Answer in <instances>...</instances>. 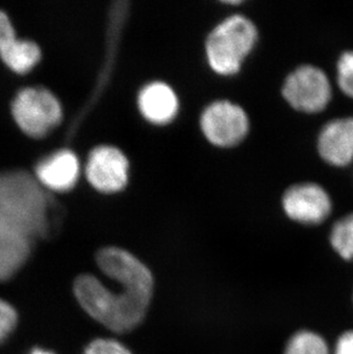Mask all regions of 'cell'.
Wrapping results in <instances>:
<instances>
[{"label": "cell", "instance_id": "cell-1", "mask_svg": "<svg viewBox=\"0 0 353 354\" xmlns=\"http://www.w3.org/2000/svg\"><path fill=\"white\" fill-rule=\"evenodd\" d=\"M113 284L85 273L73 282V296L92 320L115 334L136 330L150 312L155 280L150 268L137 257L120 256L104 273Z\"/></svg>", "mask_w": 353, "mask_h": 354}, {"label": "cell", "instance_id": "cell-2", "mask_svg": "<svg viewBox=\"0 0 353 354\" xmlns=\"http://www.w3.org/2000/svg\"><path fill=\"white\" fill-rule=\"evenodd\" d=\"M51 203L46 189L24 170L0 172V225L31 240L50 232Z\"/></svg>", "mask_w": 353, "mask_h": 354}, {"label": "cell", "instance_id": "cell-3", "mask_svg": "<svg viewBox=\"0 0 353 354\" xmlns=\"http://www.w3.org/2000/svg\"><path fill=\"white\" fill-rule=\"evenodd\" d=\"M257 40L255 24L242 15L227 17L207 39L208 61L220 75L235 74Z\"/></svg>", "mask_w": 353, "mask_h": 354}, {"label": "cell", "instance_id": "cell-4", "mask_svg": "<svg viewBox=\"0 0 353 354\" xmlns=\"http://www.w3.org/2000/svg\"><path fill=\"white\" fill-rule=\"evenodd\" d=\"M12 114L24 133L40 139L61 123L60 101L44 87H26L14 97Z\"/></svg>", "mask_w": 353, "mask_h": 354}, {"label": "cell", "instance_id": "cell-5", "mask_svg": "<svg viewBox=\"0 0 353 354\" xmlns=\"http://www.w3.org/2000/svg\"><path fill=\"white\" fill-rule=\"evenodd\" d=\"M282 94L296 111L319 113L332 99V86L326 73L311 64L297 68L283 84Z\"/></svg>", "mask_w": 353, "mask_h": 354}, {"label": "cell", "instance_id": "cell-6", "mask_svg": "<svg viewBox=\"0 0 353 354\" xmlns=\"http://www.w3.org/2000/svg\"><path fill=\"white\" fill-rule=\"evenodd\" d=\"M201 127L211 144L230 147L239 144L249 130V120L242 108L230 101H217L203 111Z\"/></svg>", "mask_w": 353, "mask_h": 354}, {"label": "cell", "instance_id": "cell-7", "mask_svg": "<svg viewBox=\"0 0 353 354\" xmlns=\"http://www.w3.org/2000/svg\"><path fill=\"white\" fill-rule=\"evenodd\" d=\"M283 210L293 221L317 225L326 221L332 212V198L320 185L314 183L293 185L282 198Z\"/></svg>", "mask_w": 353, "mask_h": 354}, {"label": "cell", "instance_id": "cell-8", "mask_svg": "<svg viewBox=\"0 0 353 354\" xmlns=\"http://www.w3.org/2000/svg\"><path fill=\"white\" fill-rule=\"evenodd\" d=\"M87 180L102 193L123 189L129 179V160L113 146H99L91 151L87 163Z\"/></svg>", "mask_w": 353, "mask_h": 354}, {"label": "cell", "instance_id": "cell-9", "mask_svg": "<svg viewBox=\"0 0 353 354\" xmlns=\"http://www.w3.org/2000/svg\"><path fill=\"white\" fill-rule=\"evenodd\" d=\"M0 57L17 74H27L36 67L42 52L31 40H19L10 17L0 10Z\"/></svg>", "mask_w": 353, "mask_h": 354}, {"label": "cell", "instance_id": "cell-10", "mask_svg": "<svg viewBox=\"0 0 353 354\" xmlns=\"http://www.w3.org/2000/svg\"><path fill=\"white\" fill-rule=\"evenodd\" d=\"M318 151L325 162L345 167L353 160V118L330 120L320 131Z\"/></svg>", "mask_w": 353, "mask_h": 354}, {"label": "cell", "instance_id": "cell-11", "mask_svg": "<svg viewBox=\"0 0 353 354\" xmlns=\"http://www.w3.org/2000/svg\"><path fill=\"white\" fill-rule=\"evenodd\" d=\"M37 180L45 189L67 192L80 177V160L69 149H62L42 160L36 167Z\"/></svg>", "mask_w": 353, "mask_h": 354}, {"label": "cell", "instance_id": "cell-12", "mask_svg": "<svg viewBox=\"0 0 353 354\" xmlns=\"http://www.w3.org/2000/svg\"><path fill=\"white\" fill-rule=\"evenodd\" d=\"M139 109L147 120L154 124H167L178 113V97L168 84L154 82L143 87L139 93Z\"/></svg>", "mask_w": 353, "mask_h": 354}, {"label": "cell", "instance_id": "cell-13", "mask_svg": "<svg viewBox=\"0 0 353 354\" xmlns=\"http://www.w3.org/2000/svg\"><path fill=\"white\" fill-rule=\"evenodd\" d=\"M33 240L0 225V282L10 280L30 257Z\"/></svg>", "mask_w": 353, "mask_h": 354}, {"label": "cell", "instance_id": "cell-14", "mask_svg": "<svg viewBox=\"0 0 353 354\" xmlns=\"http://www.w3.org/2000/svg\"><path fill=\"white\" fill-rule=\"evenodd\" d=\"M283 354H330L326 341L314 331L302 330L287 342Z\"/></svg>", "mask_w": 353, "mask_h": 354}, {"label": "cell", "instance_id": "cell-15", "mask_svg": "<svg viewBox=\"0 0 353 354\" xmlns=\"http://www.w3.org/2000/svg\"><path fill=\"white\" fill-rule=\"evenodd\" d=\"M330 244L345 261L353 259V214L341 218L330 232Z\"/></svg>", "mask_w": 353, "mask_h": 354}, {"label": "cell", "instance_id": "cell-16", "mask_svg": "<svg viewBox=\"0 0 353 354\" xmlns=\"http://www.w3.org/2000/svg\"><path fill=\"white\" fill-rule=\"evenodd\" d=\"M82 354H134L123 342L113 337L93 338L87 343Z\"/></svg>", "mask_w": 353, "mask_h": 354}, {"label": "cell", "instance_id": "cell-17", "mask_svg": "<svg viewBox=\"0 0 353 354\" xmlns=\"http://www.w3.org/2000/svg\"><path fill=\"white\" fill-rule=\"evenodd\" d=\"M337 83L342 92L353 97V50L344 52L338 59Z\"/></svg>", "mask_w": 353, "mask_h": 354}, {"label": "cell", "instance_id": "cell-18", "mask_svg": "<svg viewBox=\"0 0 353 354\" xmlns=\"http://www.w3.org/2000/svg\"><path fill=\"white\" fill-rule=\"evenodd\" d=\"M17 320L19 317L13 305L0 298V344H3L15 330Z\"/></svg>", "mask_w": 353, "mask_h": 354}, {"label": "cell", "instance_id": "cell-19", "mask_svg": "<svg viewBox=\"0 0 353 354\" xmlns=\"http://www.w3.org/2000/svg\"><path fill=\"white\" fill-rule=\"evenodd\" d=\"M334 354H353V330L344 333L338 338Z\"/></svg>", "mask_w": 353, "mask_h": 354}, {"label": "cell", "instance_id": "cell-20", "mask_svg": "<svg viewBox=\"0 0 353 354\" xmlns=\"http://www.w3.org/2000/svg\"><path fill=\"white\" fill-rule=\"evenodd\" d=\"M29 354H55L50 350H45V348H36L33 350Z\"/></svg>", "mask_w": 353, "mask_h": 354}]
</instances>
